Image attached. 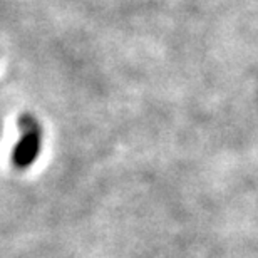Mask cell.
I'll return each mask as SVG.
<instances>
[{"instance_id":"cell-1","label":"cell","mask_w":258,"mask_h":258,"mask_svg":"<svg viewBox=\"0 0 258 258\" xmlns=\"http://www.w3.org/2000/svg\"><path fill=\"white\" fill-rule=\"evenodd\" d=\"M40 149V138L37 127L25 131L24 138L17 143L14 149V163L19 168H27L34 163Z\"/></svg>"}]
</instances>
